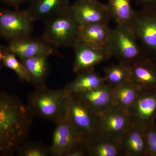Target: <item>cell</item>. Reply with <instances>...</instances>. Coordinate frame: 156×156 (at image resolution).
<instances>
[{"instance_id":"cell-20","label":"cell","mask_w":156,"mask_h":156,"mask_svg":"<svg viewBox=\"0 0 156 156\" xmlns=\"http://www.w3.org/2000/svg\"><path fill=\"white\" fill-rule=\"evenodd\" d=\"M88 156H122L124 154L119 141L97 134L86 143Z\"/></svg>"},{"instance_id":"cell-14","label":"cell","mask_w":156,"mask_h":156,"mask_svg":"<svg viewBox=\"0 0 156 156\" xmlns=\"http://www.w3.org/2000/svg\"><path fill=\"white\" fill-rule=\"evenodd\" d=\"M27 9L34 22L45 23L69 7L70 0H28Z\"/></svg>"},{"instance_id":"cell-30","label":"cell","mask_w":156,"mask_h":156,"mask_svg":"<svg viewBox=\"0 0 156 156\" xmlns=\"http://www.w3.org/2000/svg\"><path fill=\"white\" fill-rule=\"evenodd\" d=\"M141 8H156V0H136Z\"/></svg>"},{"instance_id":"cell-22","label":"cell","mask_w":156,"mask_h":156,"mask_svg":"<svg viewBox=\"0 0 156 156\" xmlns=\"http://www.w3.org/2000/svg\"><path fill=\"white\" fill-rule=\"evenodd\" d=\"M139 90L131 82L112 87L113 106L126 112L134 104Z\"/></svg>"},{"instance_id":"cell-15","label":"cell","mask_w":156,"mask_h":156,"mask_svg":"<svg viewBox=\"0 0 156 156\" xmlns=\"http://www.w3.org/2000/svg\"><path fill=\"white\" fill-rule=\"evenodd\" d=\"M130 68L131 82L140 90L156 89V62L147 57Z\"/></svg>"},{"instance_id":"cell-6","label":"cell","mask_w":156,"mask_h":156,"mask_svg":"<svg viewBox=\"0 0 156 156\" xmlns=\"http://www.w3.org/2000/svg\"><path fill=\"white\" fill-rule=\"evenodd\" d=\"M128 26L147 57L156 62V8H141L135 11Z\"/></svg>"},{"instance_id":"cell-24","label":"cell","mask_w":156,"mask_h":156,"mask_svg":"<svg viewBox=\"0 0 156 156\" xmlns=\"http://www.w3.org/2000/svg\"><path fill=\"white\" fill-rule=\"evenodd\" d=\"M103 71L105 83L112 87L131 82L130 66L119 63L108 66Z\"/></svg>"},{"instance_id":"cell-16","label":"cell","mask_w":156,"mask_h":156,"mask_svg":"<svg viewBox=\"0 0 156 156\" xmlns=\"http://www.w3.org/2000/svg\"><path fill=\"white\" fill-rule=\"evenodd\" d=\"M75 94L98 115L103 113L113 106L112 87L106 83L92 90Z\"/></svg>"},{"instance_id":"cell-5","label":"cell","mask_w":156,"mask_h":156,"mask_svg":"<svg viewBox=\"0 0 156 156\" xmlns=\"http://www.w3.org/2000/svg\"><path fill=\"white\" fill-rule=\"evenodd\" d=\"M42 37L58 49L72 47L79 38V25L68 9L45 23Z\"/></svg>"},{"instance_id":"cell-25","label":"cell","mask_w":156,"mask_h":156,"mask_svg":"<svg viewBox=\"0 0 156 156\" xmlns=\"http://www.w3.org/2000/svg\"><path fill=\"white\" fill-rule=\"evenodd\" d=\"M3 53L2 64L16 73L20 81L30 83L28 73L22 62L17 57L8 49L7 47L1 46Z\"/></svg>"},{"instance_id":"cell-8","label":"cell","mask_w":156,"mask_h":156,"mask_svg":"<svg viewBox=\"0 0 156 156\" xmlns=\"http://www.w3.org/2000/svg\"><path fill=\"white\" fill-rule=\"evenodd\" d=\"M126 113L130 125L145 132L155 124L156 89L140 90L134 104Z\"/></svg>"},{"instance_id":"cell-12","label":"cell","mask_w":156,"mask_h":156,"mask_svg":"<svg viewBox=\"0 0 156 156\" xmlns=\"http://www.w3.org/2000/svg\"><path fill=\"white\" fill-rule=\"evenodd\" d=\"M55 124L52 142L50 146V156H64L69 151L84 143L80 140L68 118L66 111Z\"/></svg>"},{"instance_id":"cell-28","label":"cell","mask_w":156,"mask_h":156,"mask_svg":"<svg viewBox=\"0 0 156 156\" xmlns=\"http://www.w3.org/2000/svg\"><path fill=\"white\" fill-rule=\"evenodd\" d=\"M88 156L86 144L81 143L77 146L72 149L65 154L64 156Z\"/></svg>"},{"instance_id":"cell-11","label":"cell","mask_w":156,"mask_h":156,"mask_svg":"<svg viewBox=\"0 0 156 156\" xmlns=\"http://www.w3.org/2000/svg\"><path fill=\"white\" fill-rule=\"evenodd\" d=\"M7 47L19 59L38 56H62L58 48L51 44L42 36L33 37L30 36L10 42Z\"/></svg>"},{"instance_id":"cell-1","label":"cell","mask_w":156,"mask_h":156,"mask_svg":"<svg viewBox=\"0 0 156 156\" xmlns=\"http://www.w3.org/2000/svg\"><path fill=\"white\" fill-rule=\"evenodd\" d=\"M33 116L16 96L0 92V156H11L28 137Z\"/></svg>"},{"instance_id":"cell-3","label":"cell","mask_w":156,"mask_h":156,"mask_svg":"<svg viewBox=\"0 0 156 156\" xmlns=\"http://www.w3.org/2000/svg\"><path fill=\"white\" fill-rule=\"evenodd\" d=\"M108 48L112 57L128 66L148 57L128 26L117 24L112 29Z\"/></svg>"},{"instance_id":"cell-13","label":"cell","mask_w":156,"mask_h":156,"mask_svg":"<svg viewBox=\"0 0 156 156\" xmlns=\"http://www.w3.org/2000/svg\"><path fill=\"white\" fill-rule=\"evenodd\" d=\"M130 126L125 112L114 106L99 115L97 134L119 141Z\"/></svg>"},{"instance_id":"cell-4","label":"cell","mask_w":156,"mask_h":156,"mask_svg":"<svg viewBox=\"0 0 156 156\" xmlns=\"http://www.w3.org/2000/svg\"><path fill=\"white\" fill-rule=\"evenodd\" d=\"M66 113L80 140L86 144L98 133L99 115L92 111L76 94L69 95Z\"/></svg>"},{"instance_id":"cell-29","label":"cell","mask_w":156,"mask_h":156,"mask_svg":"<svg viewBox=\"0 0 156 156\" xmlns=\"http://www.w3.org/2000/svg\"><path fill=\"white\" fill-rule=\"evenodd\" d=\"M28 1V0H0L1 2L6 5L13 7L14 9H19L20 6L27 2Z\"/></svg>"},{"instance_id":"cell-31","label":"cell","mask_w":156,"mask_h":156,"mask_svg":"<svg viewBox=\"0 0 156 156\" xmlns=\"http://www.w3.org/2000/svg\"><path fill=\"white\" fill-rule=\"evenodd\" d=\"M3 57V53L1 46L0 47V68L2 67V59Z\"/></svg>"},{"instance_id":"cell-27","label":"cell","mask_w":156,"mask_h":156,"mask_svg":"<svg viewBox=\"0 0 156 156\" xmlns=\"http://www.w3.org/2000/svg\"><path fill=\"white\" fill-rule=\"evenodd\" d=\"M145 136L148 156H156V125L149 128L145 131Z\"/></svg>"},{"instance_id":"cell-9","label":"cell","mask_w":156,"mask_h":156,"mask_svg":"<svg viewBox=\"0 0 156 156\" xmlns=\"http://www.w3.org/2000/svg\"><path fill=\"white\" fill-rule=\"evenodd\" d=\"M72 48L74 51L73 72L76 73L94 69L95 66L111 58L108 48L92 47L78 38Z\"/></svg>"},{"instance_id":"cell-17","label":"cell","mask_w":156,"mask_h":156,"mask_svg":"<svg viewBox=\"0 0 156 156\" xmlns=\"http://www.w3.org/2000/svg\"><path fill=\"white\" fill-rule=\"evenodd\" d=\"M145 132L130 125L119 140L125 156H148Z\"/></svg>"},{"instance_id":"cell-18","label":"cell","mask_w":156,"mask_h":156,"mask_svg":"<svg viewBox=\"0 0 156 156\" xmlns=\"http://www.w3.org/2000/svg\"><path fill=\"white\" fill-rule=\"evenodd\" d=\"M112 29L108 23H100L79 26L78 37L83 41L92 47L108 48Z\"/></svg>"},{"instance_id":"cell-19","label":"cell","mask_w":156,"mask_h":156,"mask_svg":"<svg viewBox=\"0 0 156 156\" xmlns=\"http://www.w3.org/2000/svg\"><path fill=\"white\" fill-rule=\"evenodd\" d=\"M49 56H35L19 59L28 73L30 83L36 88L46 86L50 70Z\"/></svg>"},{"instance_id":"cell-2","label":"cell","mask_w":156,"mask_h":156,"mask_svg":"<svg viewBox=\"0 0 156 156\" xmlns=\"http://www.w3.org/2000/svg\"><path fill=\"white\" fill-rule=\"evenodd\" d=\"M69 95L65 88H36L29 95L27 105L33 116L56 123L66 111Z\"/></svg>"},{"instance_id":"cell-21","label":"cell","mask_w":156,"mask_h":156,"mask_svg":"<svg viewBox=\"0 0 156 156\" xmlns=\"http://www.w3.org/2000/svg\"><path fill=\"white\" fill-rule=\"evenodd\" d=\"M76 75L75 79L64 88L69 95L89 91L105 83L104 77L96 73L95 69Z\"/></svg>"},{"instance_id":"cell-26","label":"cell","mask_w":156,"mask_h":156,"mask_svg":"<svg viewBox=\"0 0 156 156\" xmlns=\"http://www.w3.org/2000/svg\"><path fill=\"white\" fill-rule=\"evenodd\" d=\"M19 156H50V147L38 143H23L16 151Z\"/></svg>"},{"instance_id":"cell-7","label":"cell","mask_w":156,"mask_h":156,"mask_svg":"<svg viewBox=\"0 0 156 156\" xmlns=\"http://www.w3.org/2000/svg\"><path fill=\"white\" fill-rule=\"evenodd\" d=\"M34 23L27 9H0V37L10 43L30 36Z\"/></svg>"},{"instance_id":"cell-10","label":"cell","mask_w":156,"mask_h":156,"mask_svg":"<svg viewBox=\"0 0 156 156\" xmlns=\"http://www.w3.org/2000/svg\"><path fill=\"white\" fill-rule=\"evenodd\" d=\"M70 9L79 26L109 23L111 20L106 5L98 0H76Z\"/></svg>"},{"instance_id":"cell-23","label":"cell","mask_w":156,"mask_h":156,"mask_svg":"<svg viewBox=\"0 0 156 156\" xmlns=\"http://www.w3.org/2000/svg\"><path fill=\"white\" fill-rule=\"evenodd\" d=\"M131 0H108L106 5L111 20L118 25L128 26L135 11L132 9Z\"/></svg>"}]
</instances>
